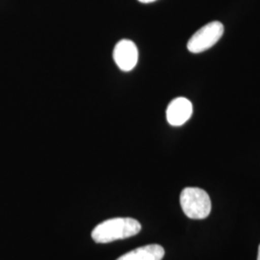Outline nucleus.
<instances>
[{
    "label": "nucleus",
    "instance_id": "f257e3e1",
    "mask_svg": "<svg viewBox=\"0 0 260 260\" xmlns=\"http://www.w3.org/2000/svg\"><path fill=\"white\" fill-rule=\"evenodd\" d=\"M141 229V223L133 218H113L98 224L92 232V238L98 244H107L134 236Z\"/></svg>",
    "mask_w": 260,
    "mask_h": 260
},
{
    "label": "nucleus",
    "instance_id": "f03ea898",
    "mask_svg": "<svg viewBox=\"0 0 260 260\" xmlns=\"http://www.w3.org/2000/svg\"><path fill=\"white\" fill-rule=\"evenodd\" d=\"M180 205L190 219L202 220L209 216L211 201L205 190L197 187H187L180 194Z\"/></svg>",
    "mask_w": 260,
    "mask_h": 260
},
{
    "label": "nucleus",
    "instance_id": "7ed1b4c3",
    "mask_svg": "<svg viewBox=\"0 0 260 260\" xmlns=\"http://www.w3.org/2000/svg\"><path fill=\"white\" fill-rule=\"evenodd\" d=\"M223 34V23L220 21H212L196 32L188 41L187 48L192 53L204 52L213 47Z\"/></svg>",
    "mask_w": 260,
    "mask_h": 260
},
{
    "label": "nucleus",
    "instance_id": "20e7f679",
    "mask_svg": "<svg viewBox=\"0 0 260 260\" xmlns=\"http://www.w3.org/2000/svg\"><path fill=\"white\" fill-rule=\"evenodd\" d=\"M113 57L122 72L132 71L138 62V49L130 40H121L114 48Z\"/></svg>",
    "mask_w": 260,
    "mask_h": 260
},
{
    "label": "nucleus",
    "instance_id": "39448f33",
    "mask_svg": "<svg viewBox=\"0 0 260 260\" xmlns=\"http://www.w3.org/2000/svg\"><path fill=\"white\" fill-rule=\"evenodd\" d=\"M193 114V105L185 98H177L168 106L167 121L173 126H180L188 121Z\"/></svg>",
    "mask_w": 260,
    "mask_h": 260
},
{
    "label": "nucleus",
    "instance_id": "423d86ee",
    "mask_svg": "<svg viewBox=\"0 0 260 260\" xmlns=\"http://www.w3.org/2000/svg\"><path fill=\"white\" fill-rule=\"evenodd\" d=\"M164 254L163 247L157 244H151L128 251L117 260H162Z\"/></svg>",
    "mask_w": 260,
    "mask_h": 260
},
{
    "label": "nucleus",
    "instance_id": "0eeeda50",
    "mask_svg": "<svg viewBox=\"0 0 260 260\" xmlns=\"http://www.w3.org/2000/svg\"><path fill=\"white\" fill-rule=\"evenodd\" d=\"M139 1L142 2V3H150V2H153L155 0H139Z\"/></svg>",
    "mask_w": 260,
    "mask_h": 260
},
{
    "label": "nucleus",
    "instance_id": "6e6552de",
    "mask_svg": "<svg viewBox=\"0 0 260 260\" xmlns=\"http://www.w3.org/2000/svg\"><path fill=\"white\" fill-rule=\"evenodd\" d=\"M257 260H260V245L258 247V255H257Z\"/></svg>",
    "mask_w": 260,
    "mask_h": 260
}]
</instances>
